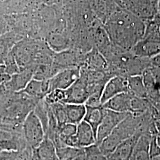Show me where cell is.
Wrapping results in <instances>:
<instances>
[{
    "mask_svg": "<svg viewBox=\"0 0 160 160\" xmlns=\"http://www.w3.org/2000/svg\"><path fill=\"white\" fill-rule=\"evenodd\" d=\"M145 28L141 18L124 12L114 14L104 26L112 44L127 51L143 38Z\"/></svg>",
    "mask_w": 160,
    "mask_h": 160,
    "instance_id": "cell-1",
    "label": "cell"
},
{
    "mask_svg": "<svg viewBox=\"0 0 160 160\" xmlns=\"http://www.w3.org/2000/svg\"><path fill=\"white\" fill-rule=\"evenodd\" d=\"M39 100L22 92H12L4 106L0 123L22 125Z\"/></svg>",
    "mask_w": 160,
    "mask_h": 160,
    "instance_id": "cell-2",
    "label": "cell"
},
{
    "mask_svg": "<svg viewBox=\"0 0 160 160\" xmlns=\"http://www.w3.org/2000/svg\"><path fill=\"white\" fill-rule=\"evenodd\" d=\"M142 115L129 113L110 135L98 144L102 152L107 157L122 142L131 137L137 132L141 122Z\"/></svg>",
    "mask_w": 160,
    "mask_h": 160,
    "instance_id": "cell-3",
    "label": "cell"
},
{
    "mask_svg": "<svg viewBox=\"0 0 160 160\" xmlns=\"http://www.w3.org/2000/svg\"><path fill=\"white\" fill-rule=\"evenodd\" d=\"M146 24L143 38L130 49L135 57L150 59L160 52V36L157 31L154 20Z\"/></svg>",
    "mask_w": 160,
    "mask_h": 160,
    "instance_id": "cell-4",
    "label": "cell"
},
{
    "mask_svg": "<svg viewBox=\"0 0 160 160\" xmlns=\"http://www.w3.org/2000/svg\"><path fill=\"white\" fill-rule=\"evenodd\" d=\"M28 147L22 125L0 123V149L19 151Z\"/></svg>",
    "mask_w": 160,
    "mask_h": 160,
    "instance_id": "cell-5",
    "label": "cell"
},
{
    "mask_svg": "<svg viewBox=\"0 0 160 160\" xmlns=\"http://www.w3.org/2000/svg\"><path fill=\"white\" fill-rule=\"evenodd\" d=\"M22 128L26 143L32 149L38 147L45 138L43 126L33 110L24 120Z\"/></svg>",
    "mask_w": 160,
    "mask_h": 160,
    "instance_id": "cell-6",
    "label": "cell"
},
{
    "mask_svg": "<svg viewBox=\"0 0 160 160\" xmlns=\"http://www.w3.org/2000/svg\"><path fill=\"white\" fill-rule=\"evenodd\" d=\"M36 45L19 40L12 49V53L16 59L20 70L31 67L32 63L35 62L36 56L39 50Z\"/></svg>",
    "mask_w": 160,
    "mask_h": 160,
    "instance_id": "cell-7",
    "label": "cell"
},
{
    "mask_svg": "<svg viewBox=\"0 0 160 160\" xmlns=\"http://www.w3.org/2000/svg\"><path fill=\"white\" fill-rule=\"evenodd\" d=\"M129 113L114 112L104 108L103 119L96 132V143L99 144L110 135L114 128Z\"/></svg>",
    "mask_w": 160,
    "mask_h": 160,
    "instance_id": "cell-8",
    "label": "cell"
},
{
    "mask_svg": "<svg viewBox=\"0 0 160 160\" xmlns=\"http://www.w3.org/2000/svg\"><path fill=\"white\" fill-rule=\"evenodd\" d=\"M65 91L64 103L85 104L89 96L86 75L81 69L80 77Z\"/></svg>",
    "mask_w": 160,
    "mask_h": 160,
    "instance_id": "cell-9",
    "label": "cell"
},
{
    "mask_svg": "<svg viewBox=\"0 0 160 160\" xmlns=\"http://www.w3.org/2000/svg\"><path fill=\"white\" fill-rule=\"evenodd\" d=\"M81 69L78 67L60 70L49 80L50 92L55 89L66 90L80 77Z\"/></svg>",
    "mask_w": 160,
    "mask_h": 160,
    "instance_id": "cell-10",
    "label": "cell"
},
{
    "mask_svg": "<svg viewBox=\"0 0 160 160\" xmlns=\"http://www.w3.org/2000/svg\"><path fill=\"white\" fill-rule=\"evenodd\" d=\"M127 77L114 75L109 78L103 88L101 99L102 105L117 94L128 92Z\"/></svg>",
    "mask_w": 160,
    "mask_h": 160,
    "instance_id": "cell-11",
    "label": "cell"
},
{
    "mask_svg": "<svg viewBox=\"0 0 160 160\" xmlns=\"http://www.w3.org/2000/svg\"><path fill=\"white\" fill-rule=\"evenodd\" d=\"M33 77V69H23L18 72L12 75L9 80L4 83L6 90L12 92L23 91Z\"/></svg>",
    "mask_w": 160,
    "mask_h": 160,
    "instance_id": "cell-12",
    "label": "cell"
},
{
    "mask_svg": "<svg viewBox=\"0 0 160 160\" xmlns=\"http://www.w3.org/2000/svg\"><path fill=\"white\" fill-rule=\"evenodd\" d=\"M141 135L137 132L131 137L123 141L108 156V160H130L134 147Z\"/></svg>",
    "mask_w": 160,
    "mask_h": 160,
    "instance_id": "cell-13",
    "label": "cell"
},
{
    "mask_svg": "<svg viewBox=\"0 0 160 160\" xmlns=\"http://www.w3.org/2000/svg\"><path fill=\"white\" fill-rule=\"evenodd\" d=\"M32 160H59L56 147L51 139L45 137L38 147L32 149Z\"/></svg>",
    "mask_w": 160,
    "mask_h": 160,
    "instance_id": "cell-14",
    "label": "cell"
},
{
    "mask_svg": "<svg viewBox=\"0 0 160 160\" xmlns=\"http://www.w3.org/2000/svg\"><path fill=\"white\" fill-rule=\"evenodd\" d=\"M132 96L128 92H122L111 98L102 106L105 109L118 112L130 113Z\"/></svg>",
    "mask_w": 160,
    "mask_h": 160,
    "instance_id": "cell-15",
    "label": "cell"
},
{
    "mask_svg": "<svg viewBox=\"0 0 160 160\" xmlns=\"http://www.w3.org/2000/svg\"><path fill=\"white\" fill-rule=\"evenodd\" d=\"M147 98L152 104L160 102V92L151 67L145 69L142 74Z\"/></svg>",
    "mask_w": 160,
    "mask_h": 160,
    "instance_id": "cell-16",
    "label": "cell"
},
{
    "mask_svg": "<svg viewBox=\"0 0 160 160\" xmlns=\"http://www.w3.org/2000/svg\"><path fill=\"white\" fill-rule=\"evenodd\" d=\"M78 147L84 148L96 143V135L91 126L84 120L77 125L75 134Z\"/></svg>",
    "mask_w": 160,
    "mask_h": 160,
    "instance_id": "cell-17",
    "label": "cell"
},
{
    "mask_svg": "<svg viewBox=\"0 0 160 160\" xmlns=\"http://www.w3.org/2000/svg\"><path fill=\"white\" fill-rule=\"evenodd\" d=\"M22 92L36 99L44 98L50 92L49 80H39L32 78Z\"/></svg>",
    "mask_w": 160,
    "mask_h": 160,
    "instance_id": "cell-18",
    "label": "cell"
},
{
    "mask_svg": "<svg viewBox=\"0 0 160 160\" xmlns=\"http://www.w3.org/2000/svg\"><path fill=\"white\" fill-rule=\"evenodd\" d=\"M19 40L20 36L13 30L0 36V64L4 65L6 58Z\"/></svg>",
    "mask_w": 160,
    "mask_h": 160,
    "instance_id": "cell-19",
    "label": "cell"
},
{
    "mask_svg": "<svg viewBox=\"0 0 160 160\" xmlns=\"http://www.w3.org/2000/svg\"><path fill=\"white\" fill-rule=\"evenodd\" d=\"M152 136L141 135L133 150L130 160H151L149 151V143Z\"/></svg>",
    "mask_w": 160,
    "mask_h": 160,
    "instance_id": "cell-20",
    "label": "cell"
},
{
    "mask_svg": "<svg viewBox=\"0 0 160 160\" xmlns=\"http://www.w3.org/2000/svg\"><path fill=\"white\" fill-rule=\"evenodd\" d=\"M67 123L78 125L84 120L86 112L85 104L65 103Z\"/></svg>",
    "mask_w": 160,
    "mask_h": 160,
    "instance_id": "cell-21",
    "label": "cell"
},
{
    "mask_svg": "<svg viewBox=\"0 0 160 160\" xmlns=\"http://www.w3.org/2000/svg\"><path fill=\"white\" fill-rule=\"evenodd\" d=\"M128 92L132 96L147 98V92L142 75H131L127 77Z\"/></svg>",
    "mask_w": 160,
    "mask_h": 160,
    "instance_id": "cell-22",
    "label": "cell"
},
{
    "mask_svg": "<svg viewBox=\"0 0 160 160\" xmlns=\"http://www.w3.org/2000/svg\"><path fill=\"white\" fill-rule=\"evenodd\" d=\"M104 111V108L102 105L98 106H86V114L83 120L91 126L96 135L97 129L103 119Z\"/></svg>",
    "mask_w": 160,
    "mask_h": 160,
    "instance_id": "cell-23",
    "label": "cell"
},
{
    "mask_svg": "<svg viewBox=\"0 0 160 160\" xmlns=\"http://www.w3.org/2000/svg\"><path fill=\"white\" fill-rule=\"evenodd\" d=\"M86 69L103 71L108 67L106 59L97 49H94L88 54L85 59Z\"/></svg>",
    "mask_w": 160,
    "mask_h": 160,
    "instance_id": "cell-24",
    "label": "cell"
},
{
    "mask_svg": "<svg viewBox=\"0 0 160 160\" xmlns=\"http://www.w3.org/2000/svg\"><path fill=\"white\" fill-rule=\"evenodd\" d=\"M32 149L27 147L19 151H4L0 152V160H32Z\"/></svg>",
    "mask_w": 160,
    "mask_h": 160,
    "instance_id": "cell-25",
    "label": "cell"
},
{
    "mask_svg": "<svg viewBox=\"0 0 160 160\" xmlns=\"http://www.w3.org/2000/svg\"><path fill=\"white\" fill-rule=\"evenodd\" d=\"M48 45L52 50L57 52L66 51L68 48V40L62 34L53 33L48 36Z\"/></svg>",
    "mask_w": 160,
    "mask_h": 160,
    "instance_id": "cell-26",
    "label": "cell"
},
{
    "mask_svg": "<svg viewBox=\"0 0 160 160\" xmlns=\"http://www.w3.org/2000/svg\"><path fill=\"white\" fill-rule=\"evenodd\" d=\"M59 160H72L84 152V148L62 146L56 148Z\"/></svg>",
    "mask_w": 160,
    "mask_h": 160,
    "instance_id": "cell-27",
    "label": "cell"
},
{
    "mask_svg": "<svg viewBox=\"0 0 160 160\" xmlns=\"http://www.w3.org/2000/svg\"><path fill=\"white\" fill-rule=\"evenodd\" d=\"M49 106L57 121L58 126H61L67 123L65 103H55Z\"/></svg>",
    "mask_w": 160,
    "mask_h": 160,
    "instance_id": "cell-28",
    "label": "cell"
},
{
    "mask_svg": "<svg viewBox=\"0 0 160 160\" xmlns=\"http://www.w3.org/2000/svg\"><path fill=\"white\" fill-rule=\"evenodd\" d=\"M84 154L87 160H108L103 154L97 143L84 148Z\"/></svg>",
    "mask_w": 160,
    "mask_h": 160,
    "instance_id": "cell-29",
    "label": "cell"
},
{
    "mask_svg": "<svg viewBox=\"0 0 160 160\" xmlns=\"http://www.w3.org/2000/svg\"><path fill=\"white\" fill-rule=\"evenodd\" d=\"M44 100L49 105L55 103H64L65 100V90L60 89L53 90L46 95Z\"/></svg>",
    "mask_w": 160,
    "mask_h": 160,
    "instance_id": "cell-30",
    "label": "cell"
},
{
    "mask_svg": "<svg viewBox=\"0 0 160 160\" xmlns=\"http://www.w3.org/2000/svg\"><path fill=\"white\" fill-rule=\"evenodd\" d=\"M77 128V125L70 123H66L58 127L56 135L61 138L74 136L76 134Z\"/></svg>",
    "mask_w": 160,
    "mask_h": 160,
    "instance_id": "cell-31",
    "label": "cell"
},
{
    "mask_svg": "<svg viewBox=\"0 0 160 160\" xmlns=\"http://www.w3.org/2000/svg\"><path fill=\"white\" fill-rule=\"evenodd\" d=\"M6 68V74L11 76L20 71V68L16 61V59L12 54V52L6 58L4 63Z\"/></svg>",
    "mask_w": 160,
    "mask_h": 160,
    "instance_id": "cell-32",
    "label": "cell"
},
{
    "mask_svg": "<svg viewBox=\"0 0 160 160\" xmlns=\"http://www.w3.org/2000/svg\"><path fill=\"white\" fill-rule=\"evenodd\" d=\"M149 154L152 158L160 155V147L157 141V136H152L149 143Z\"/></svg>",
    "mask_w": 160,
    "mask_h": 160,
    "instance_id": "cell-33",
    "label": "cell"
},
{
    "mask_svg": "<svg viewBox=\"0 0 160 160\" xmlns=\"http://www.w3.org/2000/svg\"><path fill=\"white\" fill-rule=\"evenodd\" d=\"M12 92H8L6 90L5 86L3 84H0V121L2 115V110L5 105L6 101Z\"/></svg>",
    "mask_w": 160,
    "mask_h": 160,
    "instance_id": "cell-34",
    "label": "cell"
},
{
    "mask_svg": "<svg viewBox=\"0 0 160 160\" xmlns=\"http://www.w3.org/2000/svg\"><path fill=\"white\" fill-rule=\"evenodd\" d=\"M11 30L10 26L7 19L0 15V36Z\"/></svg>",
    "mask_w": 160,
    "mask_h": 160,
    "instance_id": "cell-35",
    "label": "cell"
},
{
    "mask_svg": "<svg viewBox=\"0 0 160 160\" xmlns=\"http://www.w3.org/2000/svg\"><path fill=\"white\" fill-rule=\"evenodd\" d=\"M151 67L160 68V52L149 59Z\"/></svg>",
    "mask_w": 160,
    "mask_h": 160,
    "instance_id": "cell-36",
    "label": "cell"
},
{
    "mask_svg": "<svg viewBox=\"0 0 160 160\" xmlns=\"http://www.w3.org/2000/svg\"><path fill=\"white\" fill-rule=\"evenodd\" d=\"M153 106L152 115L155 120H160V102L152 104Z\"/></svg>",
    "mask_w": 160,
    "mask_h": 160,
    "instance_id": "cell-37",
    "label": "cell"
},
{
    "mask_svg": "<svg viewBox=\"0 0 160 160\" xmlns=\"http://www.w3.org/2000/svg\"><path fill=\"white\" fill-rule=\"evenodd\" d=\"M155 125L156 128V134L158 137H160V120H155Z\"/></svg>",
    "mask_w": 160,
    "mask_h": 160,
    "instance_id": "cell-38",
    "label": "cell"
},
{
    "mask_svg": "<svg viewBox=\"0 0 160 160\" xmlns=\"http://www.w3.org/2000/svg\"><path fill=\"white\" fill-rule=\"evenodd\" d=\"M10 76L8 75L4 74L0 75V84L4 83L7 80H9Z\"/></svg>",
    "mask_w": 160,
    "mask_h": 160,
    "instance_id": "cell-39",
    "label": "cell"
},
{
    "mask_svg": "<svg viewBox=\"0 0 160 160\" xmlns=\"http://www.w3.org/2000/svg\"><path fill=\"white\" fill-rule=\"evenodd\" d=\"M72 160H87V158H86L85 154H84V152L83 153H82L81 154L79 155L78 156L75 157L74 159H73Z\"/></svg>",
    "mask_w": 160,
    "mask_h": 160,
    "instance_id": "cell-40",
    "label": "cell"
},
{
    "mask_svg": "<svg viewBox=\"0 0 160 160\" xmlns=\"http://www.w3.org/2000/svg\"><path fill=\"white\" fill-rule=\"evenodd\" d=\"M4 74H6L5 66L4 65L0 64V75Z\"/></svg>",
    "mask_w": 160,
    "mask_h": 160,
    "instance_id": "cell-41",
    "label": "cell"
},
{
    "mask_svg": "<svg viewBox=\"0 0 160 160\" xmlns=\"http://www.w3.org/2000/svg\"><path fill=\"white\" fill-rule=\"evenodd\" d=\"M151 160H160V155L157 157H155L154 158H152Z\"/></svg>",
    "mask_w": 160,
    "mask_h": 160,
    "instance_id": "cell-42",
    "label": "cell"
},
{
    "mask_svg": "<svg viewBox=\"0 0 160 160\" xmlns=\"http://www.w3.org/2000/svg\"><path fill=\"white\" fill-rule=\"evenodd\" d=\"M157 141H158V143L159 144L160 147V137H157Z\"/></svg>",
    "mask_w": 160,
    "mask_h": 160,
    "instance_id": "cell-43",
    "label": "cell"
},
{
    "mask_svg": "<svg viewBox=\"0 0 160 160\" xmlns=\"http://www.w3.org/2000/svg\"><path fill=\"white\" fill-rule=\"evenodd\" d=\"M1 151H2V150H1V149H0V152H1Z\"/></svg>",
    "mask_w": 160,
    "mask_h": 160,
    "instance_id": "cell-44",
    "label": "cell"
}]
</instances>
